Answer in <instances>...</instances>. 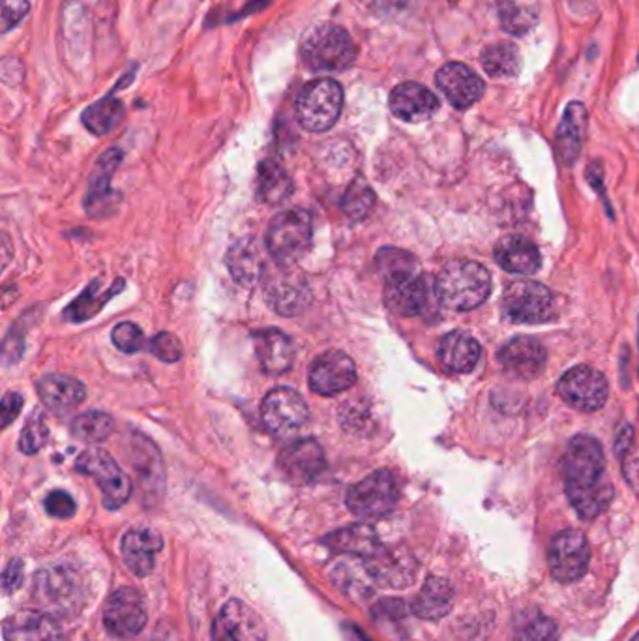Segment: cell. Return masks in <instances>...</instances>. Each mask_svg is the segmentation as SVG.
I'll return each mask as SVG.
<instances>
[{"mask_svg": "<svg viewBox=\"0 0 639 641\" xmlns=\"http://www.w3.org/2000/svg\"><path fill=\"white\" fill-rule=\"evenodd\" d=\"M265 300L281 318H295L306 310L312 303V289L306 276L295 264L266 272Z\"/></svg>", "mask_w": 639, "mask_h": 641, "instance_id": "9", "label": "cell"}, {"mask_svg": "<svg viewBox=\"0 0 639 641\" xmlns=\"http://www.w3.org/2000/svg\"><path fill=\"white\" fill-rule=\"evenodd\" d=\"M333 580L341 593L356 599H366L372 593L375 581L367 570L366 560L346 559L336 563L333 568Z\"/></svg>", "mask_w": 639, "mask_h": 641, "instance_id": "35", "label": "cell"}, {"mask_svg": "<svg viewBox=\"0 0 639 641\" xmlns=\"http://www.w3.org/2000/svg\"><path fill=\"white\" fill-rule=\"evenodd\" d=\"M566 497L584 520H594L613 500V486L605 474L602 445L591 435H576L561 459Z\"/></svg>", "mask_w": 639, "mask_h": 641, "instance_id": "1", "label": "cell"}, {"mask_svg": "<svg viewBox=\"0 0 639 641\" xmlns=\"http://www.w3.org/2000/svg\"><path fill=\"white\" fill-rule=\"evenodd\" d=\"M225 264L231 272L233 280L246 287L259 284L261 280H265L268 272L265 251L253 236H246L231 246V250L227 251L225 257Z\"/></svg>", "mask_w": 639, "mask_h": 641, "instance_id": "22", "label": "cell"}, {"mask_svg": "<svg viewBox=\"0 0 639 641\" xmlns=\"http://www.w3.org/2000/svg\"><path fill=\"white\" fill-rule=\"evenodd\" d=\"M75 469L82 474L92 477L103 493V505L110 510H116L126 505L131 495V480L128 474L116 466L111 454L100 448H90L75 459Z\"/></svg>", "mask_w": 639, "mask_h": 641, "instance_id": "10", "label": "cell"}, {"mask_svg": "<svg viewBox=\"0 0 639 641\" xmlns=\"http://www.w3.org/2000/svg\"><path fill=\"white\" fill-rule=\"evenodd\" d=\"M33 596L41 614L77 615L85 604V585L72 567L46 568L36 574Z\"/></svg>", "mask_w": 639, "mask_h": 641, "instance_id": "6", "label": "cell"}, {"mask_svg": "<svg viewBox=\"0 0 639 641\" xmlns=\"http://www.w3.org/2000/svg\"><path fill=\"white\" fill-rule=\"evenodd\" d=\"M514 641H559L557 625L538 609H529L516 619Z\"/></svg>", "mask_w": 639, "mask_h": 641, "instance_id": "39", "label": "cell"}, {"mask_svg": "<svg viewBox=\"0 0 639 641\" xmlns=\"http://www.w3.org/2000/svg\"><path fill=\"white\" fill-rule=\"evenodd\" d=\"M225 640L231 641H266V627L258 612L242 601L225 604L220 615L218 627Z\"/></svg>", "mask_w": 639, "mask_h": 641, "instance_id": "24", "label": "cell"}, {"mask_svg": "<svg viewBox=\"0 0 639 641\" xmlns=\"http://www.w3.org/2000/svg\"><path fill=\"white\" fill-rule=\"evenodd\" d=\"M147 625V602L141 591L123 588L111 594L103 609V627L115 638L128 640Z\"/></svg>", "mask_w": 639, "mask_h": 641, "instance_id": "15", "label": "cell"}, {"mask_svg": "<svg viewBox=\"0 0 639 641\" xmlns=\"http://www.w3.org/2000/svg\"><path fill=\"white\" fill-rule=\"evenodd\" d=\"M164 540L152 529H131L123 537L124 563L136 576H149L154 568L156 555L162 552Z\"/></svg>", "mask_w": 639, "mask_h": 641, "instance_id": "25", "label": "cell"}, {"mask_svg": "<svg viewBox=\"0 0 639 641\" xmlns=\"http://www.w3.org/2000/svg\"><path fill=\"white\" fill-rule=\"evenodd\" d=\"M49 439V428L48 422H46V417H43V412L38 409V411L27 420V424L23 428V432L20 435V448L21 453L28 454V456H33V454L40 453L43 446L48 445Z\"/></svg>", "mask_w": 639, "mask_h": 641, "instance_id": "43", "label": "cell"}, {"mask_svg": "<svg viewBox=\"0 0 639 641\" xmlns=\"http://www.w3.org/2000/svg\"><path fill=\"white\" fill-rule=\"evenodd\" d=\"M400 500V488L388 469L367 474L348 492L349 510L361 520H379L394 510Z\"/></svg>", "mask_w": 639, "mask_h": 641, "instance_id": "7", "label": "cell"}, {"mask_svg": "<svg viewBox=\"0 0 639 641\" xmlns=\"http://www.w3.org/2000/svg\"><path fill=\"white\" fill-rule=\"evenodd\" d=\"M123 162V150L110 149L100 156L96 162L95 171L90 176L89 194L85 199V209L89 217H110L118 207L115 201L116 194L111 189V178L115 175L116 168Z\"/></svg>", "mask_w": 639, "mask_h": 641, "instance_id": "18", "label": "cell"}, {"mask_svg": "<svg viewBox=\"0 0 639 641\" xmlns=\"http://www.w3.org/2000/svg\"><path fill=\"white\" fill-rule=\"evenodd\" d=\"M115 432V420L108 412H83L72 422V433L85 443H102Z\"/></svg>", "mask_w": 639, "mask_h": 641, "instance_id": "40", "label": "cell"}, {"mask_svg": "<svg viewBox=\"0 0 639 641\" xmlns=\"http://www.w3.org/2000/svg\"><path fill=\"white\" fill-rule=\"evenodd\" d=\"M150 352L164 362H178L183 358V344L175 334L160 332L150 342Z\"/></svg>", "mask_w": 639, "mask_h": 641, "instance_id": "46", "label": "cell"}, {"mask_svg": "<svg viewBox=\"0 0 639 641\" xmlns=\"http://www.w3.org/2000/svg\"><path fill=\"white\" fill-rule=\"evenodd\" d=\"M100 282H95V284L89 285L85 293H83L82 297L77 298L75 303L70 304L68 310L64 311V316L70 319V321H75V323H83V321H87V319L95 318L98 311L102 310L105 303L110 300L111 297H115L118 289H123L124 282L123 280H116L115 285L111 287L108 293H100Z\"/></svg>", "mask_w": 639, "mask_h": 641, "instance_id": "38", "label": "cell"}, {"mask_svg": "<svg viewBox=\"0 0 639 641\" xmlns=\"http://www.w3.org/2000/svg\"><path fill=\"white\" fill-rule=\"evenodd\" d=\"M271 2H273V0H248L245 10L238 12V14L235 15V20H242L246 15L259 14V12H263Z\"/></svg>", "mask_w": 639, "mask_h": 641, "instance_id": "53", "label": "cell"}, {"mask_svg": "<svg viewBox=\"0 0 639 641\" xmlns=\"http://www.w3.org/2000/svg\"><path fill=\"white\" fill-rule=\"evenodd\" d=\"M38 394L41 402L53 411H68L79 405L87 398V389L82 381L62 375V373H49L38 381Z\"/></svg>", "mask_w": 639, "mask_h": 641, "instance_id": "29", "label": "cell"}, {"mask_svg": "<svg viewBox=\"0 0 639 641\" xmlns=\"http://www.w3.org/2000/svg\"><path fill=\"white\" fill-rule=\"evenodd\" d=\"M377 267L381 270L385 278L396 272H405V270H415V259L409 256L408 251L396 250V248H383L377 254Z\"/></svg>", "mask_w": 639, "mask_h": 641, "instance_id": "45", "label": "cell"}, {"mask_svg": "<svg viewBox=\"0 0 639 641\" xmlns=\"http://www.w3.org/2000/svg\"><path fill=\"white\" fill-rule=\"evenodd\" d=\"M591 560V550L585 534L578 529H566L551 540L548 563L550 572L561 583L578 581Z\"/></svg>", "mask_w": 639, "mask_h": 641, "instance_id": "13", "label": "cell"}, {"mask_svg": "<svg viewBox=\"0 0 639 641\" xmlns=\"http://www.w3.org/2000/svg\"><path fill=\"white\" fill-rule=\"evenodd\" d=\"M632 426L626 424L625 428L621 430L619 435H617V443H615V451H617V454L628 453V446L632 443Z\"/></svg>", "mask_w": 639, "mask_h": 641, "instance_id": "54", "label": "cell"}, {"mask_svg": "<svg viewBox=\"0 0 639 641\" xmlns=\"http://www.w3.org/2000/svg\"><path fill=\"white\" fill-rule=\"evenodd\" d=\"M623 469H625V477L628 480V484L639 495V454L626 456Z\"/></svg>", "mask_w": 639, "mask_h": 641, "instance_id": "52", "label": "cell"}, {"mask_svg": "<svg viewBox=\"0 0 639 641\" xmlns=\"http://www.w3.org/2000/svg\"><path fill=\"white\" fill-rule=\"evenodd\" d=\"M388 106L392 115L403 122H424L439 111L437 96L421 83H402L390 93Z\"/></svg>", "mask_w": 639, "mask_h": 641, "instance_id": "21", "label": "cell"}, {"mask_svg": "<svg viewBox=\"0 0 639 641\" xmlns=\"http://www.w3.org/2000/svg\"><path fill=\"white\" fill-rule=\"evenodd\" d=\"M366 565L372 580L383 588H409L411 581L415 580V560L409 559L408 555L385 554L379 550L377 554L367 557Z\"/></svg>", "mask_w": 639, "mask_h": 641, "instance_id": "31", "label": "cell"}, {"mask_svg": "<svg viewBox=\"0 0 639 641\" xmlns=\"http://www.w3.org/2000/svg\"><path fill=\"white\" fill-rule=\"evenodd\" d=\"M431 293L426 278L416 274L415 270L396 272L385 278V303L388 310L402 318H418L428 311Z\"/></svg>", "mask_w": 639, "mask_h": 641, "instance_id": "12", "label": "cell"}, {"mask_svg": "<svg viewBox=\"0 0 639 641\" xmlns=\"http://www.w3.org/2000/svg\"><path fill=\"white\" fill-rule=\"evenodd\" d=\"M415 2L416 0H374L377 12H381V14H402Z\"/></svg>", "mask_w": 639, "mask_h": 641, "instance_id": "51", "label": "cell"}, {"mask_svg": "<svg viewBox=\"0 0 639 641\" xmlns=\"http://www.w3.org/2000/svg\"><path fill=\"white\" fill-rule=\"evenodd\" d=\"M21 409H23L21 394H17V392H8L7 396L2 398V426L8 428V426L12 424L15 417L20 415Z\"/></svg>", "mask_w": 639, "mask_h": 641, "instance_id": "49", "label": "cell"}, {"mask_svg": "<svg viewBox=\"0 0 639 641\" xmlns=\"http://www.w3.org/2000/svg\"><path fill=\"white\" fill-rule=\"evenodd\" d=\"M555 297L535 280H516L504 291L503 316L511 323L540 324L555 318Z\"/></svg>", "mask_w": 639, "mask_h": 641, "instance_id": "8", "label": "cell"}, {"mask_svg": "<svg viewBox=\"0 0 639 641\" xmlns=\"http://www.w3.org/2000/svg\"><path fill=\"white\" fill-rule=\"evenodd\" d=\"M480 344L463 331L449 332L437 347L439 365L449 373H469L480 360Z\"/></svg>", "mask_w": 639, "mask_h": 641, "instance_id": "27", "label": "cell"}, {"mask_svg": "<svg viewBox=\"0 0 639 641\" xmlns=\"http://www.w3.org/2000/svg\"><path fill=\"white\" fill-rule=\"evenodd\" d=\"M632 641H639V634H638V636H636V638H634V640H632Z\"/></svg>", "mask_w": 639, "mask_h": 641, "instance_id": "55", "label": "cell"}, {"mask_svg": "<svg viewBox=\"0 0 639 641\" xmlns=\"http://www.w3.org/2000/svg\"><path fill=\"white\" fill-rule=\"evenodd\" d=\"M557 394L572 409L592 412L604 407L610 385L602 371L591 366H574L559 379Z\"/></svg>", "mask_w": 639, "mask_h": 641, "instance_id": "11", "label": "cell"}, {"mask_svg": "<svg viewBox=\"0 0 639 641\" xmlns=\"http://www.w3.org/2000/svg\"><path fill=\"white\" fill-rule=\"evenodd\" d=\"M496 261L506 272L529 276L540 269L542 257L537 246L525 236L506 235L497 243Z\"/></svg>", "mask_w": 639, "mask_h": 641, "instance_id": "28", "label": "cell"}, {"mask_svg": "<svg viewBox=\"0 0 639 641\" xmlns=\"http://www.w3.org/2000/svg\"><path fill=\"white\" fill-rule=\"evenodd\" d=\"M30 10L28 0H2V27L10 33Z\"/></svg>", "mask_w": 639, "mask_h": 641, "instance_id": "48", "label": "cell"}, {"mask_svg": "<svg viewBox=\"0 0 639 641\" xmlns=\"http://www.w3.org/2000/svg\"><path fill=\"white\" fill-rule=\"evenodd\" d=\"M587 128V109L579 101H572L557 130V149L561 160L571 165L578 158Z\"/></svg>", "mask_w": 639, "mask_h": 641, "instance_id": "33", "label": "cell"}, {"mask_svg": "<svg viewBox=\"0 0 639 641\" xmlns=\"http://www.w3.org/2000/svg\"><path fill=\"white\" fill-rule=\"evenodd\" d=\"M2 634L4 641H62L55 617L38 612H20L8 617Z\"/></svg>", "mask_w": 639, "mask_h": 641, "instance_id": "26", "label": "cell"}, {"mask_svg": "<svg viewBox=\"0 0 639 641\" xmlns=\"http://www.w3.org/2000/svg\"><path fill=\"white\" fill-rule=\"evenodd\" d=\"M124 116L123 101L116 100L113 93L108 98L96 101L95 106L85 109L83 124L95 135H108L121 124Z\"/></svg>", "mask_w": 639, "mask_h": 641, "instance_id": "36", "label": "cell"}, {"mask_svg": "<svg viewBox=\"0 0 639 641\" xmlns=\"http://www.w3.org/2000/svg\"><path fill=\"white\" fill-rule=\"evenodd\" d=\"M437 87L458 109H467L484 96V82L462 62H450L437 72Z\"/></svg>", "mask_w": 639, "mask_h": 641, "instance_id": "20", "label": "cell"}, {"mask_svg": "<svg viewBox=\"0 0 639 641\" xmlns=\"http://www.w3.org/2000/svg\"><path fill=\"white\" fill-rule=\"evenodd\" d=\"M343 109V88L330 77H321L304 85L300 90L295 113L302 128L313 134H323L338 122Z\"/></svg>", "mask_w": 639, "mask_h": 641, "instance_id": "5", "label": "cell"}, {"mask_svg": "<svg viewBox=\"0 0 639 641\" xmlns=\"http://www.w3.org/2000/svg\"><path fill=\"white\" fill-rule=\"evenodd\" d=\"M499 20H501V25L506 33L524 36L537 25L538 17L535 10H530V8L517 7L511 0H501L499 2Z\"/></svg>", "mask_w": 639, "mask_h": 641, "instance_id": "42", "label": "cell"}, {"mask_svg": "<svg viewBox=\"0 0 639 641\" xmlns=\"http://www.w3.org/2000/svg\"><path fill=\"white\" fill-rule=\"evenodd\" d=\"M359 49L351 34L340 25L327 23L306 34L300 44V59L313 72H341L356 61Z\"/></svg>", "mask_w": 639, "mask_h": 641, "instance_id": "3", "label": "cell"}, {"mask_svg": "<svg viewBox=\"0 0 639 641\" xmlns=\"http://www.w3.org/2000/svg\"><path fill=\"white\" fill-rule=\"evenodd\" d=\"M356 366L346 353L327 352L313 360L310 368V389L320 396H338L353 389L356 383Z\"/></svg>", "mask_w": 639, "mask_h": 641, "instance_id": "17", "label": "cell"}, {"mask_svg": "<svg viewBox=\"0 0 639 641\" xmlns=\"http://www.w3.org/2000/svg\"><path fill=\"white\" fill-rule=\"evenodd\" d=\"M253 347L259 365L266 373L281 375L291 370L295 362V344L286 332L279 329L253 332Z\"/></svg>", "mask_w": 639, "mask_h": 641, "instance_id": "23", "label": "cell"}, {"mask_svg": "<svg viewBox=\"0 0 639 641\" xmlns=\"http://www.w3.org/2000/svg\"><path fill=\"white\" fill-rule=\"evenodd\" d=\"M313 238V218L308 210L289 209L274 217L266 231V250L276 264L291 267L306 256Z\"/></svg>", "mask_w": 639, "mask_h": 641, "instance_id": "4", "label": "cell"}, {"mask_svg": "<svg viewBox=\"0 0 639 641\" xmlns=\"http://www.w3.org/2000/svg\"><path fill=\"white\" fill-rule=\"evenodd\" d=\"M111 340L115 344L116 349L123 353H139L145 347V334L137 324L126 323L116 324L115 331L111 334Z\"/></svg>", "mask_w": 639, "mask_h": 641, "instance_id": "44", "label": "cell"}, {"mask_svg": "<svg viewBox=\"0 0 639 641\" xmlns=\"http://www.w3.org/2000/svg\"><path fill=\"white\" fill-rule=\"evenodd\" d=\"M325 544L338 554L354 555V557H372L381 550L377 533L369 526L354 523L343 527L325 537Z\"/></svg>", "mask_w": 639, "mask_h": 641, "instance_id": "32", "label": "cell"}, {"mask_svg": "<svg viewBox=\"0 0 639 641\" xmlns=\"http://www.w3.org/2000/svg\"><path fill=\"white\" fill-rule=\"evenodd\" d=\"M341 207L353 222H361L374 210L375 192L364 178H354L353 183L349 184L348 192L343 194Z\"/></svg>", "mask_w": 639, "mask_h": 641, "instance_id": "41", "label": "cell"}, {"mask_svg": "<svg viewBox=\"0 0 639 641\" xmlns=\"http://www.w3.org/2000/svg\"><path fill=\"white\" fill-rule=\"evenodd\" d=\"M261 417L268 432L276 437H287L306 424L308 405L295 389L278 386L263 399Z\"/></svg>", "mask_w": 639, "mask_h": 641, "instance_id": "14", "label": "cell"}, {"mask_svg": "<svg viewBox=\"0 0 639 641\" xmlns=\"http://www.w3.org/2000/svg\"><path fill=\"white\" fill-rule=\"evenodd\" d=\"M75 501L68 492H62V490H55V492L49 493L46 497V510L49 516L53 518H61V520H68L75 514Z\"/></svg>", "mask_w": 639, "mask_h": 641, "instance_id": "47", "label": "cell"}, {"mask_svg": "<svg viewBox=\"0 0 639 641\" xmlns=\"http://www.w3.org/2000/svg\"><path fill=\"white\" fill-rule=\"evenodd\" d=\"M21 581H23V565H21V560H12L4 570V578H2L4 593L15 591V589L20 588Z\"/></svg>", "mask_w": 639, "mask_h": 641, "instance_id": "50", "label": "cell"}, {"mask_svg": "<svg viewBox=\"0 0 639 641\" xmlns=\"http://www.w3.org/2000/svg\"><path fill=\"white\" fill-rule=\"evenodd\" d=\"M454 606V589L449 580L439 576H429L422 585L421 593L416 594L411 609L416 617L424 621H439L444 615L450 614Z\"/></svg>", "mask_w": 639, "mask_h": 641, "instance_id": "30", "label": "cell"}, {"mask_svg": "<svg viewBox=\"0 0 639 641\" xmlns=\"http://www.w3.org/2000/svg\"><path fill=\"white\" fill-rule=\"evenodd\" d=\"M278 467L291 484L306 486L325 472L327 458L323 446L315 439H299L279 453Z\"/></svg>", "mask_w": 639, "mask_h": 641, "instance_id": "16", "label": "cell"}, {"mask_svg": "<svg viewBox=\"0 0 639 641\" xmlns=\"http://www.w3.org/2000/svg\"><path fill=\"white\" fill-rule=\"evenodd\" d=\"M497 360L514 378L529 381L544 371L548 352L535 337L517 336L501 347Z\"/></svg>", "mask_w": 639, "mask_h": 641, "instance_id": "19", "label": "cell"}, {"mask_svg": "<svg viewBox=\"0 0 639 641\" xmlns=\"http://www.w3.org/2000/svg\"><path fill=\"white\" fill-rule=\"evenodd\" d=\"M437 303L452 311H471L488 298L491 291V276L483 264L476 261H450L437 274Z\"/></svg>", "mask_w": 639, "mask_h": 641, "instance_id": "2", "label": "cell"}, {"mask_svg": "<svg viewBox=\"0 0 639 641\" xmlns=\"http://www.w3.org/2000/svg\"><path fill=\"white\" fill-rule=\"evenodd\" d=\"M480 62H483L486 74L491 77H514L522 70L519 49L511 41H503V44H496V46L484 49Z\"/></svg>", "mask_w": 639, "mask_h": 641, "instance_id": "37", "label": "cell"}, {"mask_svg": "<svg viewBox=\"0 0 639 641\" xmlns=\"http://www.w3.org/2000/svg\"><path fill=\"white\" fill-rule=\"evenodd\" d=\"M292 194V181L286 169L276 160L261 162L258 171L259 201L266 205H279L289 199Z\"/></svg>", "mask_w": 639, "mask_h": 641, "instance_id": "34", "label": "cell"}]
</instances>
